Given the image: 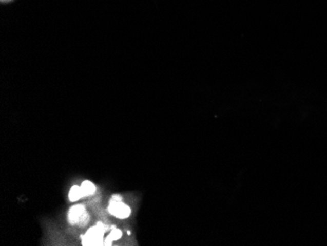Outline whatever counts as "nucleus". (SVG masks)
Segmentation results:
<instances>
[{"instance_id":"obj_1","label":"nucleus","mask_w":327,"mask_h":246,"mask_svg":"<svg viewBox=\"0 0 327 246\" xmlns=\"http://www.w3.org/2000/svg\"><path fill=\"white\" fill-rule=\"evenodd\" d=\"M68 219L73 225L84 226L89 222V215L83 205H74L69 211Z\"/></svg>"},{"instance_id":"obj_2","label":"nucleus","mask_w":327,"mask_h":246,"mask_svg":"<svg viewBox=\"0 0 327 246\" xmlns=\"http://www.w3.org/2000/svg\"><path fill=\"white\" fill-rule=\"evenodd\" d=\"M106 226L97 225L91 228L83 236V243L85 245H99L103 241V236L105 233Z\"/></svg>"},{"instance_id":"obj_3","label":"nucleus","mask_w":327,"mask_h":246,"mask_svg":"<svg viewBox=\"0 0 327 246\" xmlns=\"http://www.w3.org/2000/svg\"><path fill=\"white\" fill-rule=\"evenodd\" d=\"M108 210L118 219H127L131 214V209L128 205L122 201L120 196H114L110 202Z\"/></svg>"},{"instance_id":"obj_4","label":"nucleus","mask_w":327,"mask_h":246,"mask_svg":"<svg viewBox=\"0 0 327 246\" xmlns=\"http://www.w3.org/2000/svg\"><path fill=\"white\" fill-rule=\"evenodd\" d=\"M83 196H84V193L82 192L81 186L74 185V186L71 188L70 193H69V200H70L71 202H74V201H78L79 199H81Z\"/></svg>"},{"instance_id":"obj_5","label":"nucleus","mask_w":327,"mask_h":246,"mask_svg":"<svg viewBox=\"0 0 327 246\" xmlns=\"http://www.w3.org/2000/svg\"><path fill=\"white\" fill-rule=\"evenodd\" d=\"M82 192L84 193V196H89L92 195L96 192V187L94 184L89 181H85L81 185Z\"/></svg>"},{"instance_id":"obj_6","label":"nucleus","mask_w":327,"mask_h":246,"mask_svg":"<svg viewBox=\"0 0 327 246\" xmlns=\"http://www.w3.org/2000/svg\"><path fill=\"white\" fill-rule=\"evenodd\" d=\"M122 236H123V233H122L120 230L115 229V230H113V231L110 233V235L107 237L106 243H112L113 241H115L117 239H120V238L122 237Z\"/></svg>"}]
</instances>
